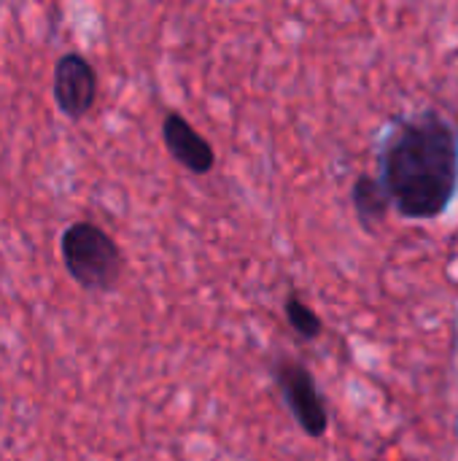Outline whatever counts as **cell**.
Returning a JSON list of instances; mask_svg holds the SVG:
<instances>
[{"mask_svg":"<svg viewBox=\"0 0 458 461\" xmlns=\"http://www.w3.org/2000/svg\"><path fill=\"white\" fill-rule=\"evenodd\" d=\"M283 316H286V324L305 340H319L324 335V321L321 316L297 294V292H289L286 300H283Z\"/></svg>","mask_w":458,"mask_h":461,"instance_id":"cell-7","label":"cell"},{"mask_svg":"<svg viewBox=\"0 0 458 461\" xmlns=\"http://www.w3.org/2000/svg\"><path fill=\"white\" fill-rule=\"evenodd\" d=\"M351 205H354V213L359 219V224L367 230V232H375L391 213V197L386 192V186L381 184L378 176H359L351 186Z\"/></svg>","mask_w":458,"mask_h":461,"instance_id":"cell-6","label":"cell"},{"mask_svg":"<svg viewBox=\"0 0 458 461\" xmlns=\"http://www.w3.org/2000/svg\"><path fill=\"white\" fill-rule=\"evenodd\" d=\"M54 103L67 119H84L97 103V73L92 62L67 51L54 65Z\"/></svg>","mask_w":458,"mask_h":461,"instance_id":"cell-4","label":"cell"},{"mask_svg":"<svg viewBox=\"0 0 458 461\" xmlns=\"http://www.w3.org/2000/svg\"><path fill=\"white\" fill-rule=\"evenodd\" d=\"M162 140L167 154L189 173L194 176H205L213 170L216 165V151L211 146V140L205 135H200L194 130V124L178 113V111H167L162 119Z\"/></svg>","mask_w":458,"mask_h":461,"instance_id":"cell-5","label":"cell"},{"mask_svg":"<svg viewBox=\"0 0 458 461\" xmlns=\"http://www.w3.org/2000/svg\"><path fill=\"white\" fill-rule=\"evenodd\" d=\"M273 378H275L281 400H283L286 411L292 413V419L297 421V427L308 438L321 440L329 429V411H327V402H324L319 384H316L313 373L308 370V365L283 354L273 365Z\"/></svg>","mask_w":458,"mask_h":461,"instance_id":"cell-3","label":"cell"},{"mask_svg":"<svg viewBox=\"0 0 458 461\" xmlns=\"http://www.w3.org/2000/svg\"><path fill=\"white\" fill-rule=\"evenodd\" d=\"M59 254L67 276L86 292H113L124 270L119 243L92 221H73L59 238Z\"/></svg>","mask_w":458,"mask_h":461,"instance_id":"cell-2","label":"cell"},{"mask_svg":"<svg viewBox=\"0 0 458 461\" xmlns=\"http://www.w3.org/2000/svg\"><path fill=\"white\" fill-rule=\"evenodd\" d=\"M378 178L402 219H440L458 194V127L437 108L391 116L378 143Z\"/></svg>","mask_w":458,"mask_h":461,"instance_id":"cell-1","label":"cell"}]
</instances>
